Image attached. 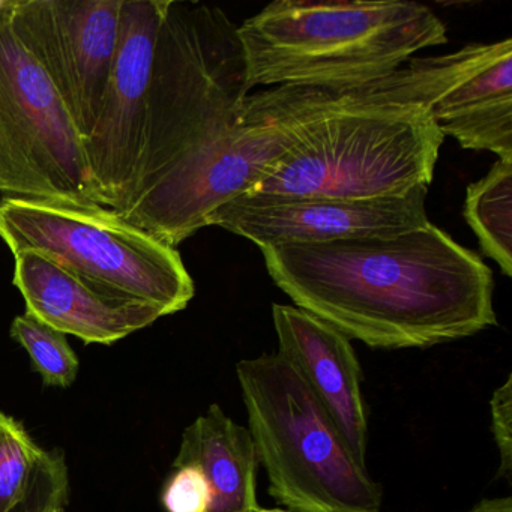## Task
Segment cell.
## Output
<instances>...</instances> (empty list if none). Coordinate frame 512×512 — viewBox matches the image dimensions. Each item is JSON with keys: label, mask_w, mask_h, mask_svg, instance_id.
<instances>
[{"label": "cell", "mask_w": 512, "mask_h": 512, "mask_svg": "<svg viewBox=\"0 0 512 512\" xmlns=\"http://www.w3.org/2000/svg\"><path fill=\"white\" fill-rule=\"evenodd\" d=\"M260 251L296 307L371 349H427L497 325L493 271L431 223Z\"/></svg>", "instance_id": "6da1fadb"}, {"label": "cell", "mask_w": 512, "mask_h": 512, "mask_svg": "<svg viewBox=\"0 0 512 512\" xmlns=\"http://www.w3.org/2000/svg\"><path fill=\"white\" fill-rule=\"evenodd\" d=\"M248 86L350 89L385 79L416 53L448 43L416 2L277 0L238 26Z\"/></svg>", "instance_id": "7a4b0ae2"}, {"label": "cell", "mask_w": 512, "mask_h": 512, "mask_svg": "<svg viewBox=\"0 0 512 512\" xmlns=\"http://www.w3.org/2000/svg\"><path fill=\"white\" fill-rule=\"evenodd\" d=\"M248 94L238 26L214 5L167 0L142 146L115 211L151 193L232 131Z\"/></svg>", "instance_id": "3957f363"}, {"label": "cell", "mask_w": 512, "mask_h": 512, "mask_svg": "<svg viewBox=\"0 0 512 512\" xmlns=\"http://www.w3.org/2000/svg\"><path fill=\"white\" fill-rule=\"evenodd\" d=\"M268 493L290 512H380L383 493L298 371L266 353L236 364Z\"/></svg>", "instance_id": "277c9868"}, {"label": "cell", "mask_w": 512, "mask_h": 512, "mask_svg": "<svg viewBox=\"0 0 512 512\" xmlns=\"http://www.w3.org/2000/svg\"><path fill=\"white\" fill-rule=\"evenodd\" d=\"M350 91L275 86L248 94L232 131L151 193L116 212L178 248L208 227L215 209L250 193L310 136L319 119L349 100Z\"/></svg>", "instance_id": "5b68a950"}, {"label": "cell", "mask_w": 512, "mask_h": 512, "mask_svg": "<svg viewBox=\"0 0 512 512\" xmlns=\"http://www.w3.org/2000/svg\"><path fill=\"white\" fill-rule=\"evenodd\" d=\"M0 239L13 256L35 251L110 295L185 310L196 287L178 248L128 223L115 209L71 200H0Z\"/></svg>", "instance_id": "8992f818"}, {"label": "cell", "mask_w": 512, "mask_h": 512, "mask_svg": "<svg viewBox=\"0 0 512 512\" xmlns=\"http://www.w3.org/2000/svg\"><path fill=\"white\" fill-rule=\"evenodd\" d=\"M0 194L95 202L85 140L0 0ZM98 205V203H97Z\"/></svg>", "instance_id": "52a82bcc"}, {"label": "cell", "mask_w": 512, "mask_h": 512, "mask_svg": "<svg viewBox=\"0 0 512 512\" xmlns=\"http://www.w3.org/2000/svg\"><path fill=\"white\" fill-rule=\"evenodd\" d=\"M124 0H8L11 26L46 71L83 140L118 47Z\"/></svg>", "instance_id": "ba28073f"}, {"label": "cell", "mask_w": 512, "mask_h": 512, "mask_svg": "<svg viewBox=\"0 0 512 512\" xmlns=\"http://www.w3.org/2000/svg\"><path fill=\"white\" fill-rule=\"evenodd\" d=\"M167 0H124L118 47L85 155L95 202L116 209L127 191L145 130L155 44Z\"/></svg>", "instance_id": "9c48e42d"}, {"label": "cell", "mask_w": 512, "mask_h": 512, "mask_svg": "<svg viewBox=\"0 0 512 512\" xmlns=\"http://www.w3.org/2000/svg\"><path fill=\"white\" fill-rule=\"evenodd\" d=\"M427 196L428 185L374 199L244 194L215 209L208 227H221L259 248L391 236L430 224Z\"/></svg>", "instance_id": "30bf717a"}, {"label": "cell", "mask_w": 512, "mask_h": 512, "mask_svg": "<svg viewBox=\"0 0 512 512\" xmlns=\"http://www.w3.org/2000/svg\"><path fill=\"white\" fill-rule=\"evenodd\" d=\"M278 352L325 407L356 461L367 467L368 419L362 370L349 338L292 305H272Z\"/></svg>", "instance_id": "8fae6325"}, {"label": "cell", "mask_w": 512, "mask_h": 512, "mask_svg": "<svg viewBox=\"0 0 512 512\" xmlns=\"http://www.w3.org/2000/svg\"><path fill=\"white\" fill-rule=\"evenodd\" d=\"M14 262L26 313L86 344L109 346L164 317L154 305L103 292L35 251L16 254Z\"/></svg>", "instance_id": "7c38bea8"}, {"label": "cell", "mask_w": 512, "mask_h": 512, "mask_svg": "<svg viewBox=\"0 0 512 512\" xmlns=\"http://www.w3.org/2000/svg\"><path fill=\"white\" fill-rule=\"evenodd\" d=\"M443 136L470 151L512 161V40L484 67L446 92L430 109Z\"/></svg>", "instance_id": "4fadbf2b"}, {"label": "cell", "mask_w": 512, "mask_h": 512, "mask_svg": "<svg viewBox=\"0 0 512 512\" xmlns=\"http://www.w3.org/2000/svg\"><path fill=\"white\" fill-rule=\"evenodd\" d=\"M193 464L211 490L208 512H245L259 506L256 448L250 431L236 424L218 404L209 406L182 436L173 466Z\"/></svg>", "instance_id": "5bb4252c"}, {"label": "cell", "mask_w": 512, "mask_h": 512, "mask_svg": "<svg viewBox=\"0 0 512 512\" xmlns=\"http://www.w3.org/2000/svg\"><path fill=\"white\" fill-rule=\"evenodd\" d=\"M64 458L44 451L16 419L0 412V512L64 509Z\"/></svg>", "instance_id": "9a60e30c"}, {"label": "cell", "mask_w": 512, "mask_h": 512, "mask_svg": "<svg viewBox=\"0 0 512 512\" xmlns=\"http://www.w3.org/2000/svg\"><path fill=\"white\" fill-rule=\"evenodd\" d=\"M464 218L482 253L512 277V161L499 160L467 187Z\"/></svg>", "instance_id": "2e32d148"}, {"label": "cell", "mask_w": 512, "mask_h": 512, "mask_svg": "<svg viewBox=\"0 0 512 512\" xmlns=\"http://www.w3.org/2000/svg\"><path fill=\"white\" fill-rule=\"evenodd\" d=\"M11 337L29 353L46 385L59 388L73 385L80 362L65 334L25 313L14 319Z\"/></svg>", "instance_id": "e0dca14e"}, {"label": "cell", "mask_w": 512, "mask_h": 512, "mask_svg": "<svg viewBox=\"0 0 512 512\" xmlns=\"http://www.w3.org/2000/svg\"><path fill=\"white\" fill-rule=\"evenodd\" d=\"M167 512H208L211 490L203 473L193 464L173 466L161 494Z\"/></svg>", "instance_id": "ac0fdd59"}, {"label": "cell", "mask_w": 512, "mask_h": 512, "mask_svg": "<svg viewBox=\"0 0 512 512\" xmlns=\"http://www.w3.org/2000/svg\"><path fill=\"white\" fill-rule=\"evenodd\" d=\"M491 431L500 455L499 476L511 482L512 475V376L491 395Z\"/></svg>", "instance_id": "d6986e66"}, {"label": "cell", "mask_w": 512, "mask_h": 512, "mask_svg": "<svg viewBox=\"0 0 512 512\" xmlns=\"http://www.w3.org/2000/svg\"><path fill=\"white\" fill-rule=\"evenodd\" d=\"M469 512H512V497H494V499L481 500Z\"/></svg>", "instance_id": "ffe728a7"}, {"label": "cell", "mask_w": 512, "mask_h": 512, "mask_svg": "<svg viewBox=\"0 0 512 512\" xmlns=\"http://www.w3.org/2000/svg\"><path fill=\"white\" fill-rule=\"evenodd\" d=\"M245 512H290L287 509L281 508H263V506H256V508L250 509V511Z\"/></svg>", "instance_id": "44dd1931"}, {"label": "cell", "mask_w": 512, "mask_h": 512, "mask_svg": "<svg viewBox=\"0 0 512 512\" xmlns=\"http://www.w3.org/2000/svg\"><path fill=\"white\" fill-rule=\"evenodd\" d=\"M49 512H64V509L58 508V509H52V511Z\"/></svg>", "instance_id": "7402d4cb"}]
</instances>
